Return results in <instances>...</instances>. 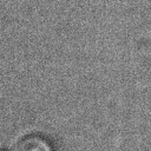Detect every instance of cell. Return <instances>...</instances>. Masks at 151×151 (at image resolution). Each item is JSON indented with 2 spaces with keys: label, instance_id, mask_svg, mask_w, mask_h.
Masks as SVG:
<instances>
[{
  "label": "cell",
  "instance_id": "cell-1",
  "mask_svg": "<svg viewBox=\"0 0 151 151\" xmlns=\"http://www.w3.org/2000/svg\"><path fill=\"white\" fill-rule=\"evenodd\" d=\"M14 151H54L51 143L41 136H28L21 139Z\"/></svg>",
  "mask_w": 151,
  "mask_h": 151
}]
</instances>
